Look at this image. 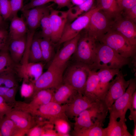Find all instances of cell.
Listing matches in <instances>:
<instances>
[{
  "mask_svg": "<svg viewBox=\"0 0 136 136\" xmlns=\"http://www.w3.org/2000/svg\"><path fill=\"white\" fill-rule=\"evenodd\" d=\"M131 59L122 56L109 46L97 42L95 58L91 70L96 71L102 69H120L129 65Z\"/></svg>",
  "mask_w": 136,
  "mask_h": 136,
  "instance_id": "1",
  "label": "cell"
},
{
  "mask_svg": "<svg viewBox=\"0 0 136 136\" xmlns=\"http://www.w3.org/2000/svg\"><path fill=\"white\" fill-rule=\"evenodd\" d=\"M109 108L101 99L75 118L74 132H78L95 125L104 126Z\"/></svg>",
  "mask_w": 136,
  "mask_h": 136,
  "instance_id": "2",
  "label": "cell"
},
{
  "mask_svg": "<svg viewBox=\"0 0 136 136\" xmlns=\"http://www.w3.org/2000/svg\"><path fill=\"white\" fill-rule=\"evenodd\" d=\"M98 42L109 46L122 56L126 58L136 56V46L131 44L122 34L110 29Z\"/></svg>",
  "mask_w": 136,
  "mask_h": 136,
  "instance_id": "3",
  "label": "cell"
},
{
  "mask_svg": "<svg viewBox=\"0 0 136 136\" xmlns=\"http://www.w3.org/2000/svg\"><path fill=\"white\" fill-rule=\"evenodd\" d=\"M84 31L80 33L74 54L76 62L86 65L91 70L95 58L97 42Z\"/></svg>",
  "mask_w": 136,
  "mask_h": 136,
  "instance_id": "4",
  "label": "cell"
},
{
  "mask_svg": "<svg viewBox=\"0 0 136 136\" xmlns=\"http://www.w3.org/2000/svg\"><path fill=\"white\" fill-rule=\"evenodd\" d=\"M90 70L86 65L76 62L67 68L63 82L83 95Z\"/></svg>",
  "mask_w": 136,
  "mask_h": 136,
  "instance_id": "5",
  "label": "cell"
},
{
  "mask_svg": "<svg viewBox=\"0 0 136 136\" xmlns=\"http://www.w3.org/2000/svg\"><path fill=\"white\" fill-rule=\"evenodd\" d=\"M113 19L98 9L92 15L87 25L84 29L96 42L110 29Z\"/></svg>",
  "mask_w": 136,
  "mask_h": 136,
  "instance_id": "6",
  "label": "cell"
},
{
  "mask_svg": "<svg viewBox=\"0 0 136 136\" xmlns=\"http://www.w3.org/2000/svg\"><path fill=\"white\" fill-rule=\"evenodd\" d=\"M128 87L125 93L117 99L109 109L110 116L117 119L126 121L125 115L132 95L136 90V78L130 79Z\"/></svg>",
  "mask_w": 136,
  "mask_h": 136,
  "instance_id": "7",
  "label": "cell"
},
{
  "mask_svg": "<svg viewBox=\"0 0 136 136\" xmlns=\"http://www.w3.org/2000/svg\"><path fill=\"white\" fill-rule=\"evenodd\" d=\"M98 9L92 7L89 11L71 22H67L58 43L60 44L77 36L88 24L93 13Z\"/></svg>",
  "mask_w": 136,
  "mask_h": 136,
  "instance_id": "8",
  "label": "cell"
},
{
  "mask_svg": "<svg viewBox=\"0 0 136 136\" xmlns=\"http://www.w3.org/2000/svg\"><path fill=\"white\" fill-rule=\"evenodd\" d=\"M129 83L125 80L121 70L110 82L108 89L101 98L109 109L115 101L125 92Z\"/></svg>",
  "mask_w": 136,
  "mask_h": 136,
  "instance_id": "9",
  "label": "cell"
},
{
  "mask_svg": "<svg viewBox=\"0 0 136 136\" xmlns=\"http://www.w3.org/2000/svg\"><path fill=\"white\" fill-rule=\"evenodd\" d=\"M63 72L49 66L34 83L33 94L41 90L57 88L62 84Z\"/></svg>",
  "mask_w": 136,
  "mask_h": 136,
  "instance_id": "10",
  "label": "cell"
},
{
  "mask_svg": "<svg viewBox=\"0 0 136 136\" xmlns=\"http://www.w3.org/2000/svg\"><path fill=\"white\" fill-rule=\"evenodd\" d=\"M54 91L53 89H52L39 90L33 95L32 99L29 103L16 101L13 106V108L29 113L52 101Z\"/></svg>",
  "mask_w": 136,
  "mask_h": 136,
  "instance_id": "11",
  "label": "cell"
},
{
  "mask_svg": "<svg viewBox=\"0 0 136 136\" xmlns=\"http://www.w3.org/2000/svg\"><path fill=\"white\" fill-rule=\"evenodd\" d=\"M80 33L74 38L63 43L62 47L53 59L49 66L64 71L67 62L76 50Z\"/></svg>",
  "mask_w": 136,
  "mask_h": 136,
  "instance_id": "12",
  "label": "cell"
},
{
  "mask_svg": "<svg viewBox=\"0 0 136 136\" xmlns=\"http://www.w3.org/2000/svg\"><path fill=\"white\" fill-rule=\"evenodd\" d=\"M42 62L26 61L17 64L16 69V75L23 81L34 84L43 73L44 64Z\"/></svg>",
  "mask_w": 136,
  "mask_h": 136,
  "instance_id": "13",
  "label": "cell"
},
{
  "mask_svg": "<svg viewBox=\"0 0 136 136\" xmlns=\"http://www.w3.org/2000/svg\"><path fill=\"white\" fill-rule=\"evenodd\" d=\"M110 29L119 33L136 46V23L123 17L121 14L113 19Z\"/></svg>",
  "mask_w": 136,
  "mask_h": 136,
  "instance_id": "14",
  "label": "cell"
},
{
  "mask_svg": "<svg viewBox=\"0 0 136 136\" xmlns=\"http://www.w3.org/2000/svg\"><path fill=\"white\" fill-rule=\"evenodd\" d=\"M52 5L47 4L21 11L29 30L36 31L40 26V21L43 17L50 13Z\"/></svg>",
  "mask_w": 136,
  "mask_h": 136,
  "instance_id": "15",
  "label": "cell"
},
{
  "mask_svg": "<svg viewBox=\"0 0 136 136\" xmlns=\"http://www.w3.org/2000/svg\"><path fill=\"white\" fill-rule=\"evenodd\" d=\"M65 104L62 105L52 101L29 113L34 116L47 119L49 121L57 118L67 119L65 114Z\"/></svg>",
  "mask_w": 136,
  "mask_h": 136,
  "instance_id": "16",
  "label": "cell"
},
{
  "mask_svg": "<svg viewBox=\"0 0 136 136\" xmlns=\"http://www.w3.org/2000/svg\"><path fill=\"white\" fill-rule=\"evenodd\" d=\"M98 101L93 102L82 94L78 93L71 101L65 104V114L67 117L75 118L80 113L91 107Z\"/></svg>",
  "mask_w": 136,
  "mask_h": 136,
  "instance_id": "17",
  "label": "cell"
},
{
  "mask_svg": "<svg viewBox=\"0 0 136 136\" xmlns=\"http://www.w3.org/2000/svg\"><path fill=\"white\" fill-rule=\"evenodd\" d=\"M50 17L52 26L51 41L52 43L58 42L67 21V11L50 10Z\"/></svg>",
  "mask_w": 136,
  "mask_h": 136,
  "instance_id": "18",
  "label": "cell"
},
{
  "mask_svg": "<svg viewBox=\"0 0 136 136\" xmlns=\"http://www.w3.org/2000/svg\"><path fill=\"white\" fill-rule=\"evenodd\" d=\"M5 115L12 120L19 128L26 132L37 123L35 117L22 110L13 108Z\"/></svg>",
  "mask_w": 136,
  "mask_h": 136,
  "instance_id": "19",
  "label": "cell"
},
{
  "mask_svg": "<svg viewBox=\"0 0 136 136\" xmlns=\"http://www.w3.org/2000/svg\"><path fill=\"white\" fill-rule=\"evenodd\" d=\"M27 43V34L10 40L8 51L11 59L16 64H19L21 61L26 49Z\"/></svg>",
  "mask_w": 136,
  "mask_h": 136,
  "instance_id": "20",
  "label": "cell"
},
{
  "mask_svg": "<svg viewBox=\"0 0 136 136\" xmlns=\"http://www.w3.org/2000/svg\"><path fill=\"white\" fill-rule=\"evenodd\" d=\"M120 71L118 69H102L96 71L99 79L97 92L99 98H101L108 89L110 81Z\"/></svg>",
  "mask_w": 136,
  "mask_h": 136,
  "instance_id": "21",
  "label": "cell"
},
{
  "mask_svg": "<svg viewBox=\"0 0 136 136\" xmlns=\"http://www.w3.org/2000/svg\"><path fill=\"white\" fill-rule=\"evenodd\" d=\"M8 32L9 40L23 36L27 34L28 28L23 16H14L10 20Z\"/></svg>",
  "mask_w": 136,
  "mask_h": 136,
  "instance_id": "22",
  "label": "cell"
},
{
  "mask_svg": "<svg viewBox=\"0 0 136 136\" xmlns=\"http://www.w3.org/2000/svg\"><path fill=\"white\" fill-rule=\"evenodd\" d=\"M78 93L71 86L64 83L56 89L52 101L59 104H65L71 101Z\"/></svg>",
  "mask_w": 136,
  "mask_h": 136,
  "instance_id": "23",
  "label": "cell"
},
{
  "mask_svg": "<svg viewBox=\"0 0 136 136\" xmlns=\"http://www.w3.org/2000/svg\"><path fill=\"white\" fill-rule=\"evenodd\" d=\"M99 81L96 71L90 70L83 95L93 102H96L101 99L98 96L97 92Z\"/></svg>",
  "mask_w": 136,
  "mask_h": 136,
  "instance_id": "24",
  "label": "cell"
},
{
  "mask_svg": "<svg viewBox=\"0 0 136 136\" xmlns=\"http://www.w3.org/2000/svg\"><path fill=\"white\" fill-rule=\"evenodd\" d=\"M109 116L108 126L105 128L106 136H132L128 131L125 121L120 119L119 121Z\"/></svg>",
  "mask_w": 136,
  "mask_h": 136,
  "instance_id": "25",
  "label": "cell"
},
{
  "mask_svg": "<svg viewBox=\"0 0 136 136\" xmlns=\"http://www.w3.org/2000/svg\"><path fill=\"white\" fill-rule=\"evenodd\" d=\"M0 130L2 136H23L26 133L6 115L0 119Z\"/></svg>",
  "mask_w": 136,
  "mask_h": 136,
  "instance_id": "26",
  "label": "cell"
},
{
  "mask_svg": "<svg viewBox=\"0 0 136 136\" xmlns=\"http://www.w3.org/2000/svg\"><path fill=\"white\" fill-rule=\"evenodd\" d=\"M96 7L102 11L113 19L121 14L122 11L118 4V0H96Z\"/></svg>",
  "mask_w": 136,
  "mask_h": 136,
  "instance_id": "27",
  "label": "cell"
},
{
  "mask_svg": "<svg viewBox=\"0 0 136 136\" xmlns=\"http://www.w3.org/2000/svg\"><path fill=\"white\" fill-rule=\"evenodd\" d=\"M39 38L35 36V34L27 47L26 53L28 61L36 62L43 61L40 44Z\"/></svg>",
  "mask_w": 136,
  "mask_h": 136,
  "instance_id": "28",
  "label": "cell"
},
{
  "mask_svg": "<svg viewBox=\"0 0 136 136\" xmlns=\"http://www.w3.org/2000/svg\"><path fill=\"white\" fill-rule=\"evenodd\" d=\"M94 0H87L83 3L72 7L67 11V21L71 22L89 11L92 7Z\"/></svg>",
  "mask_w": 136,
  "mask_h": 136,
  "instance_id": "29",
  "label": "cell"
},
{
  "mask_svg": "<svg viewBox=\"0 0 136 136\" xmlns=\"http://www.w3.org/2000/svg\"><path fill=\"white\" fill-rule=\"evenodd\" d=\"M17 64L11 59L8 48L0 51V74L11 71L16 73Z\"/></svg>",
  "mask_w": 136,
  "mask_h": 136,
  "instance_id": "30",
  "label": "cell"
},
{
  "mask_svg": "<svg viewBox=\"0 0 136 136\" xmlns=\"http://www.w3.org/2000/svg\"><path fill=\"white\" fill-rule=\"evenodd\" d=\"M100 125H95L73 133L76 136H106L105 128Z\"/></svg>",
  "mask_w": 136,
  "mask_h": 136,
  "instance_id": "31",
  "label": "cell"
},
{
  "mask_svg": "<svg viewBox=\"0 0 136 136\" xmlns=\"http://www.w3.org/2000/svg\"><path fill=\"white\" fill-rule=\"evenodd\" d=\"M43 61L48 62L51 59L53 53V43L51 40L43 38L39 39Z\"/></svg>",
  "mask_w": 136,
  "mask_h": 136,
  "instance_id": "32",
  "label": "cell"
},
{
  "mask_svg": "<svg viewBox=\"0 0 136 136\" xmlns=\"http://www.w3.org/2000/svg\"><path fill=\"white\" fill-rule=\"evenodd\" d=\"M50 121L54 125L56 130L59 136H69L70 129L67 119L59 118L53 119Z\"/></svg>",
  "mask_w": 136,
  "mask_h": 136,
  "instance_id": "33",
  "label": "cell"
},
{
  "mask_svg": "<svg viewBox=\"0 0 136 136\" xmlns=\"http://www.w3.org/2000/svg\"><path fill=\"white\" fill-rule=\"evenodd\" d=\"M15 72L11 71L0 74V86L11 88L18 86Z\"/></svg>",
  "mask_w": 136,
  "mask_h": 136,
  "instance_id": "34",
  "label": "cell"
},
{
  "mask_svg": "<svg viewBox=\"0 0 136 136\" xmlns=\"http://www.w3.org/2000/svg\"><path fill=\"white\" fill-rule=\"evenodd\" d=\"M40 25L42 29L41 35L42 38L51 40L52 26L50 13L46 14L43 17L40 21Z\"/></svg>",
  "mask_w": 136,
  "mask_h": 136,
  "instance_id": "35",
  "label": "cell"
},
{
  "mask_svg": "<svg viewBox=\"0 0 136 136\" xmlns=\"http://www.w3.org/2000/svg\"><path fill=\"white\" fill-rule=\"evenodd\" d=\"M11 12L10 0H0V14L5 21L9 19Z\"/></svg>",
  "mask_w": 136,
  "mask_h": 136,
  "instance_id": "36",
  "label": "cell"
},
{
  "mask_svg": "<svg viewBox=\"0 0 136 136\" xmlns=\"http://www.w3.org/2000/svg\"><path fill=\"white\" fill-rule=\"evenodd\" d=\"M48 121L37 120V124L28 130L26 135L28 136H41L43 126Z\"/></svg>",
  "mask_w": 136,
  "mask_h": 136,
  "instance_id": "37",
  "label": "cell"
},
{
  "mask_svg": "<svg viewBox=\"0 0 136 136\" xmlns=\"http://www.w3.org/2000/svg\"><path fill=\"white\" fill-rule=\"evenodd\" d=\"M9 41L6 27H0V51L8 48Z\"/></svg>",
  "mask_w": 136,
  "mask_h": 136,
  "instance_id": "38",
  "label": "cell"
},
{
  "mask_svg": "<svg viewBox=\"0 0 136 136\" xmlns=\"http://www.w3.org/2000/svg\"><path fill=\"white\" fill-rule=\"evenodd\" d=\"M23 1L24 0H10L11 12L9 19L17 16L18 12L21 11L24 5Z\"/></svg>",
  "mask_w": 136,
  "mask_h": 136,
  "instance_id": "39",
  "label": "cell"
},
{
  "mask_svg": "<svg viewBox=\"0 0 136 136\" xmlns=\"http://www.w3.org/2000/svg\"><path fill=\"white\" fill-rule=\"evenodd\" d=\"M20 90L21 94L23 96H32L34 91V84L30 82L23 81Z\"/></svg>",
  "mask_w": 136,
  "mask_h": 136,
  "instance_id": "40",
  "label": "cell"
},
{
  "mask_svg": "<svg viewBox=\"0 0 136 136\" xmlns=\"http://www.w3.org/2000/svg\"><path fill=\"white\" fill-rule=\"evenodd\" d=\"M128 109L130 113L128 118L130 120L133 121L136 124V90L133 93L129 105Z\"/></svg>",
  "mask_w": 136,
  "mask_h": 136,
  "instance_id": "41",
  "label": "cell"
},
{
  "mask_svg": "<svg viewBox=\"0 0 136 136\" xmlns=\"http://www.w3.org/2000/svg\"><path fill=\"white\" fill-rule=\"evenodd\" d=\"M54 124L48 121L43 125L41 136H59L58 133L53 129Z\"/></svg>",
  "mask_w": 136,
  "mask_h": 136,
  "instance_id": "42",
  "label": "cell"
},
{
  "mask_svg": "<svg viewBox=\"0 0 136 136\" xmlns=\"http://www.w3.org/2000/svg\"><path fill=\"white\" fill-rule=\"evenodd\" d=\"M54 0H30L29 2L24 5L21 11L28 9L34 7L44 5Z\"/></svg>",
  "mask_w": 136,
  "mask_h": 136,
  "instance_id": "43",
  "label": "cell"
},
{
  "mask_svg": "<svg viewBox=\"0 0 136 136\" xmlns=\"http://www.w3.org/2000/svg\"><path fill=\"white\" fill-rule=\"evenodd\" d=\"M13 109V107L7 103L0 96V119L5 115Z\"/></svg>",
  "mask_w": 136,
  "mask_h": 136,
  "instance_id": "44",
  "label": "cell"
},
{
  "mask_svg": "<svg viewBox=\"0 0 136 136\" xmlns=\"http://www.w3.org/2000/svg\"><path fill=\"white\" fill-rule=\"evenodd\" d=\"M118 2L122 11L130 9L136 5V0H118Z\"/></svg>",
  "mask_w": 136,
  "mask_h": 136,
  "instance_id": "45",
  "label": "cell"
},
{
  "mask_svg": "<svg viewBox=\"0 0 136 136\" xmlns=\"http://www.w3.org/2000/svg\"><path fill=\"white\" fill-rule=\"evenodd\" d=\"M123 16L136 23V5L128 9L124 10Z\"/></svg>",
  "mask_w": 136,
  "mask_h": 136,
  "instance_id": "46",
  "label": "cell"
},
{
  "mask_svg": "<svg viewBox=\"0 0 136 136\" xmlns=\"http://www.w3.org/2000/svg\"><path fill=\"white\" fill-rule=\"evenodd\" d=\"M54 2L59 8L66 7L69 9L73 7L71 0H54Z\"/></svg>",
  "mask_w": 136,
  "mask_h": 136,
  "instance_id": "47",
  "label": "cell"
},
{
  "mask_svg": "<svg viewBox=\"0 0 136 136\" xmlns=\"http://www.w3.org/2000/svg\"><path fill=\"white\" fill-rule=\"evenodd\" d=\"M87 0H71L72 2L74 5H76L81 4Z\"/></svg>",
  "mask_w": 136,
  "mask_h": 136,
  "instance_id": "48",
  "label": "cell"
},
{
  "mask_svg": "<svg viewBox=\"0 0 136 136\" xmlns=\"http://www.w3.org/2000/svg\"><path fill=\"white\" fill-rule=\"evenodd\" d=\"M6 24L5 21L4 20L0 14V27H6Z\"/></svg>",
  "mask_w": 136,
  "mask_h": 136,
  "instance_id": "49",
  "label": "cell"
},
{
  "mask_svg": "<svg viewBox=\"0 0 136 136\" xmlns=\"http://www.w3.org/2000/svg\"><path fill=\"white\" fill-rule=\"evenodd\" d=\"M134 127L133 130V136H136V124H134Z\"/></svg>",
  "mask_w": 136,
  "mask_h": 136,
  "instance_id": "50",
  "label": "cell"
},
{
  "mask_svg": "<svg viewBox=\"0 0 136 136\" xmlns=\"http://www.w3.org/2000/svg\"><path fill=\"white\" fill-rule=\"evenodd\" d=\"M0 136H2V134L0 130Z\"/></svg>",
  "mask_w": 136,
  "mask_h": 136,
  "instance_id": "51",
  "label": "cell"
}]
</instances>
